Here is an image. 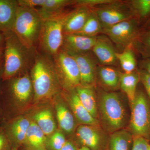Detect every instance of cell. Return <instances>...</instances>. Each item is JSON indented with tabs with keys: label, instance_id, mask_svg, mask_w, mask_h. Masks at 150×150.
<instances>
[{
	"label": "cell",
	"instance_id": "1",
	"mask_svg": "<svg viewBox=\"0 0 150 150\" xmlns=\"http://www.w3.org/2000/svg\"><path fill=\"white\" fill-rule=\"evenodd\" d=\"M30 71L35 102L50 99L59 94L61 86L51 56L36 55Z\"/></svg>",
	"mask_w": 150,
	"mask_h": 150
},
{
	"label": "cell",
	"instance_id": "2",
	"mask_svg": "<svg viewBox=\"0 0 150 150\" xmlns=\"http://www.w3.org/2000/svg\"><path fill=\"white\" fill-rule=\"evenodd\" d=\"M4 33L5 37L4 67L1 79L3 82L26 72L32 66L35 56L34 50L25 47L12 31Z\"/></svg>",
	"mask_w": 150,
	"mask_h": 150
},
{
	"label": "cell",
	"instance_id": "3",
	"mask_svg": "<svg viewBox=\"0 0 150 150\" xmlns=\"http://www.w3.org/2000/svg\"><path fill=\"white\" fill-rule=\"evenodd\" d=\"M43 21L37 9L18 6L12 31L25 47L34 50L39 42Z\"/></svg>",
	"mask_w": 150,
	"mask_h": 150
},
{
	"label": "cell",
	"instance_id": "4",
	"mask_svg": "<svg viewBox=\"0 0 150 150\" xmlns=\"http://www.w3.org/2000/svg\"><path fill=\"white\" fill-rule=\"evenodd\" d=\"M68 13L43 20L39 43L44 53L51 57L62 48L64 39V23Z\"/></svg>",
	"mask_w": 150,
	"mask_h": 150
},
{
	"label": "cell",
	"instance_id": "5",
	"mask_svg": "<svg viewBox=\"0 0 150 150\" xmlns=\"http://www.w3.org/2000/svg\"><path fill=\"white\" fill-rule=\"evenodd\" d=\"M4 82L5 94L13 110H20L33 100V86L27 71Z\"/></svg>",
	"mask_w": 150,
	"mask_h": 150
},
{
	"label": "cell",
	"instance_id": "6",
	"mask_svg": "<svg viewBox=\"0 0 150 150\" xmlns=\"http://www.w3.org/2000/svg\"><path fill=\"white\" fill-rule=\"evenodd\" d=\"M100 109L103 119L110 130L118 131L126 121L125 108L118 94L103 92L101 94Z\"/></svg>",
	"mask_w": 150,
	"mask_h": 150
},
{
	"label": "cell",
	"instance_id": "7",
	"mask_svg": "<svg viewBox=\"0 0 150 150\" xmlns=\"http://www.w3.org/2000/svg\"><path fill=\"white\" fill-rule=\"evenodd\" d=\"M130 127L135 136L147 138L150 136V104L146 94L137 91L131 103Z\"/></svg>",
	"mask_w": 150,
	"mask_h": 150
},
{
	"label": "cell",
	"instance_id": "8",
	"mask_svg": "<svg viewBox=\"0 0 150 150\" xmlns=\"http://www.w3.org/2000/svg\"><path fill=\"white\" fill-rule=\"evenodd\" d=\"M52 58L62 86L70 90L81 85L79 71L73 56L61 48Z\"/></svg>",
	"mask_w": 150,
	"mask_h": 150
},
{
	"label": "cell",
	"instance_id": "9",
	"mask_svg": "<svg viewBox=\"0 0 150 150\" xmlns=\"http://www.w3.org/2000/svg\"><path fill=\"white\" fill-rule=\"evenodd\" d=\"M92 9L95 12L103 29L137 18L129 1L112 0L111 2Z\"/></svg>",
	"mask_w": 150,
	"mask_h": 150
},
{
	"label": "cell",
	"instance_id": "10",
	"mask_svg": "<svg viewBox=\"0 0 150 150\" xmlns=\"http://www.w3.org/2000/svg\"><path fill=\"white\" fill-rule=\"evenodd\" d=\"M142 26L139 19L134 18L103 28L102 34L118 47L125 48L132 46L141 32Z\"/></svg>",
	"mask_w": 150,
	"mask_h": 150
},
{
	"label": "cell",
	"instance_id": "11",
	"mask_svg": "<svg viewBox=\"0 0 150 150\" xmlns=\"http://www.w3.org/2000/svg\"><path fill=\"white\" fill-rule=\"evenodd\" d=\"M31 120L26 116L19 115L8 121L4 127L7 137L12 148H20L24 145L25 137Z\"/></svg>",
	"mask_w": 150,
	"mask_h": 150
},
{
	"label": "cell",
	"instance_id": "12",
	"mask_svg": "<svg viewBox=\"0 0 150 150\" xmlns=\"http://www.w3.org/2000/svg\"><path fill=\"white\" fill-rule=\"evenodd\" d=\"M97 36L88 37L75 34H64L62 49L69 53L82 54L92 51L96 42Z\"/></svg>",
	"mask_w": 150,
	"mask_h": 150
},
{
	"label": "cell",
	"instance_id": "13",
	"mask_svg": "<svg viewBox=\"0 0 150 150\" xmlns=\"http://www.w3.org/2000/svg\"><path fill=\"white\" fill-rule=\"evenodd\" d=\"M69 54L74 58L77 64L80 74L81 85L93 86L95 81L97 67L89 52Z\"/></svg>",
	"mask_w": 150,
	"mask_h": 150
},
{
	"label": "cell",
	"instance_id": "14",
	"mask_svg": "<svg viewBox=\"0 0 150 150\" xmlns=\"http://www.w3.org/2000/svg\"><path fill=\"white\" fill-rule=\"evenodd\" d=\"M92 51L102 65L117 64L118 61L116 57V52L111 40L104 34L97 36L96 42Z\"/></svg>",
	"mask_w": 150,
	"mask_h": 150
},
{
	"label": "cell",
	"instance_id": "15",
	"mask_svg": "<svg viewBox=\"0 0 150 150\" xmlns=\"http://www.w3.org/2000/svg\"><path fill=\"white\" fill-rule=\"evenodd\" d=\"M72 11L68 13L64 23V34H73L82 29L90 14L91 8L84 6L76 7Z\"/></svg>",
	"mask_w": 150,
	"mask_h": 150
},
{
	"label": "cell",
	"instance_id": "16",
	"mask_svg": "<svg viewBox=\"0 0 150 150\" xmlns=\"http://www.w3.org/2000/svg\"><path fill=\"white\" fill-rule=\"evenodd\" d=\"M95 125H81L78 127L76 135L83 146L91 150H100L102 146V136Z\"/></svg>",
	"mask_w": 150,
	"mask_h": 150
},
{
	"label": "cell",
	"instance_id": "17",
	"mask_svg": "<svg viewBox=\"0 0 150 150\" xmlns=\"http://www.w3.org/2000/svg\"><path fill=\"white\" fill-rule=\"evenodd\" d=\"M18 7L17 0H0V32L12 30Z\"/></svg>",
	"mask_w": 150,
	"mask_h": 150
},
{
	"label": "cell",
	"instance_id": "18",
	"mask_svg": "<svg viewBox=\"0 0 150 150\" xmlns=\"http://www.w3.org/2000/svg\"><path fill=\"white\" fill-rule=\"evenodd\" d=\"M68 101L75 118L82 125H95L98 123L96 118L86 110L81 103L75 89L70 90Z\"/></svg>",
	"mask_w": 150,
	"mask_h": 150
},
{
	"label": "cell",
	"instance_id": "19",
	"mask_svg": "<svg viewBox=\"0 0 150 150\" xmlns=\"http://www.w3.org/2000/svg\"><path fill=\"white\" fill-rule=\"evenodd\" d=\"M47 137L33 120L28 130L23 146L35 150H47Z\"/></svg>",
	"mask_w": 150,
	"mask_h": 150
},
{
	"label": "cell",
	"instance_id": "20",
	"mask_svg": "<svg viewBox=\"0 0 150 150\" xmlns=\"http://www.w3.org/2000/svg\"><path fill=\"white\" fill-rule=\"evenodd\" d=\"M55 104L56 117L60 129L67 134H71L75 127L74 116L62 101L58 100Z\"/></svg>",
	"mask_w": 150,
	"mask_h": 150
},
{
	"label": "cell",
	"instance_id": "21",
	"mask_svg": "<svg viewBox=\"0 0 150 150\" xmlns=\"http://www.w3.org/2000/svg\"><path fill=\"white\" fill-rule=\"evenodd\" d=\"M33 121L38 126L47 137L56 130V124L54 115L50 108L38 110L33 116Z\"/></svg>",
	"mask_w": 150,
	"mask_h": 150
},
{
	"label": "cell",
	"instance_id": "22",
	"mask_svg": "<svg viewBox=\"0 0 150 150\" xmlns=\"http://www.w3.org/2000/svg\"><path fill=\"white\" fill-rule=\"evenodd\" d=\"M75 90L82 104L94 118H96L97 107L93 86L80 85Z\"/></svg>",
	"mask_w": 150,
	"mask_h": 150
},
{
	"label": "cell",
	"instance_id": "23",
	"mask_svg": "<svg viewBox=\"0 0 150 150\" xmlns=\"http://www.w3.org/2000/svg\"><path fill=\"white\" fill-rule=\"evenodd\" d=\"M73 0H45L37 11L43 20L63 13L66 7L73 5Z\"/></svg>",
	"mask_w": 150,
	"mask_h": 150
},
{
	"label": "cell",
	"instance_id": "24",
	"mask_svg": "<svg viewBox=\"0 0 150 150\" xmlns=\"http://www.w3.org/2000/svg\"><path fill=\"white\" fill-rule=\"evenodd\" d=\"M139 81L140 76L137 70L133 72L121 73L119 86L126 94L131 103L135 98Z\"/></svg>",
	"mask_w": 150,
	"mask_h": 150
},
{
	"label": "cell",
	"instance_id": "25",
	"mask_svg": "<svg viewBox=\"0 0 150 150\" xmlns=\"http://www.w3.org/2000/svg\"><path fill=\"white\" fill-rule=\"evenodd\" d=\"M97 72L104 85L109 88H117L119 86L121 73L111 66L102 65L97 67Z\"/></svg>",
	"mask_w": 150,
	"mask_h": 150
},
{
	"label": "cell",
	"instance_id": "26",
	"mask_svg": "<svg viewBox=\"0 0 150 150\" xmlns=\"http://www.w3.org/2000/svg\"><path fill=\"white\" fill-rule=\"evenodd\" d=\"M116 57L124 72H133L137 70V62L135 51L131 46L125 48L121 53L116 52Z\"/></svg>",
	"mask_w": 150,
	"mask_h": 150
},
{
	"label": "cell",
	"instance_id": "27",
	"mask_svg": "<svg viewBox=\"0 0 150 150\" xmlns=\"http://www.w3.org/2000/svg\"><path fill=\"white\" fill-rule=\"evenodd\" d=\"M102 25L95 12L91 9V12L83 27L80 31L75 34L88 37H95L102 33Z\"/></svg>",
	"mask_w": 150,
	"mask_h": 150
},
{
	"label": "cell",
	"instance_id": "28",
	"mask_svg": "<svg viewBox=\"0 0 150 150\" xmlns=\"http://www.w3.org/2000/svg\"><path fill=\"white\" fill-rule=\"evenodd\" d=\"M132 140V136L125 130L114 132L110 137V150H129Z\"/></svg>",
	"mask_w": 150,
	"mask_h": 150
},
{
	"label": "cell",
	"instance_id": "29",
	"mask_svg": "<svg viewBox=\"0 0 150 150\" xmlns=\"http://www.w3.org/2000/svg\"><path fill=\"white\" fill-rule=\"evenodd\" d=\"M131 46L142 59L150 58V29L141 30Z\"/></svg>",
	"mask_w": 150,
	"mask_h": 150
},
{
	"label": "cell",
	"instance_id": "30",
	"mask_svg": "<svg viewBox=\"0 0 150 150\" xmlns=\"http://www.w3.org/2000/svg\"><path fill=\"white\" fill-rule=\"evenodd\" d=\"M129 3L142 25L150 16V0H132Z\"/></svg>",
	"mask_w": 150,
	"mask_h": 150
},
{
	"label": "cell",
	"instance_id": "31",
	"mask_svg": "<svg viewBox=\"0 0 150 150\" xmlns=\"http://www.w3.org/2000/svg\"><path fill=\"white\" fill-rule=\"evenodd\" d=\"M67 141L63 133L56 130L52 135L47 137V150H60Z\"/></svg>",
	"mask_w": 150,
	"mask_h": 150
},
{
	"label": "cell",
	"instance_id": "32",
	"mask_svg": "<svg viewBox=\"0 0 150 150\" xmlns=\"http://www.w3.org/2000/svg\"><path fill=\"white\" fill-rule=\"evenodd\" d=\"M112 1V0H74L73 5L76 7L84 6L92 9L111 2Z\"/></svg>",
	"mask_w": 150,
	"mask_h": 150
},
{
	"label": "cell",
	"instance_id": "33",
	"mask_svg": "<svg viewBox=\"0 0 150 150\" xmlns=\"http://www.w3.org/2000/svg\"><path fill=\"white\" fill-rule=\"evenodd\" d=\"M149 146L144 137L135 136L131 150H148Z\"/></svg>",
	"mask_w": 150,
	"mask_h": 150
},
{
	"label": "cell",
	"instance_id": "34",
	"mask_svg": "<svg viewBox=\"0 0 150 150\" xmlns=\"http://www.w3.org/2000/svg\"><path fill=\"white\" fill-rule=\"evenodd\" d=\"M140 76V81L144 86L148 96L150 99V75L146 71L140 68L137 69Z\"/></svg>",
	"mask_w": 150,
	"mask_h": 150
},
{
	"label": "cell",
	"instance_id": "35",
	"mask_svg": "<svg viewBox=\"0 0 150 150\" xmlns=\"http://www.w3.org/2000/svg\"><path fill=\"white\" fill-rule=\"evenodd\" d=\"M19 6L28 8H35L41 7L45 0H17Z\"/></svg>",
	"mask_w": 150,
	"mask_h": 150
},
{
	"label": "cell",
	"instance_id": "36",
	"mask_svg": "<svg viewBox=\"0 0 150 150\" xmlns=\"http://www.w3.org/2000/svg\"><path fill=\"white\" fill-rule=\"evenodd\" d=\"M12 148L4 128L0 127V150H11Z\"/></svg>",
	"mask_w": 150,
	"mask_h": 150
},
{
	"label": "cell",
	"instance_id": "37",
	"mask_svg": "<svg viewBox=\"0 0 150 150\" xmlns=\"http://www.w3.org/2000/svg\"><path fill=\"white\" fill-rule=\"evenodd\" d=\"M138 66L139 68L144 70L150 75V58L142 59L139 62Z\"/></svg>",
	"mask_w": 150,
	"mask_h": 150
},
{
	"label": "cell",
	"instance_id": "38",
	"mask_svg": "<svg viewBox=\"0 0 150 150\" xmlns=\"http://www.w3.org/2000/svg\"><path fill=\"white\" fill-rule=\"evenodd\" d=\"M60 150H79L74 144L70 141H67Z\"/></svg>",
	"mask_w": 150,
	"mask_h": 150
},
{
	"label": "cell",
	"instance_id": "39",
	"mask_svg": "<svg viewBox=\"0 0 150 150\" xmlns=\"http://www.w3.org/2000/svg\"><path fill=\"white\" fill-rule=\"evenodd\" d=\"M4 48H0V78L1 79L4 67Z\"/></svg>",
	"mask_w": 150,
	"mask_h": 150
},
{
	"label": "cell",
	"instance_id": "40",
	"mask_svg": "<svg viewBox=\"0 0 150 150\" xmlns=\"http://www.w3.org/2000/svg\"><path fill=\"white\" fill-rule=\"evenodd\" d=\"M150 29V16L144 23L142 25L141 30H146Z\"/></svg>",
	"mask_w": 150,
	"mask_h": 150
},
{
	"label": "cell",
	"instance_id": "41",
	"mask_svg": "<svg viewBox=\"0 0 150 150\" xmlns=\"http://www.w3.org/2000/svg\"><path fill=\"white\" fill-rule=\"evenodd\" d=\"M5 37L4 33L0 32V48H4Z\"/></svg>",
	"mask_w": 150,
	"mask_h": 150
},
{
	"label": "cell",
	"instance_id": "42",
	"mask_svg": "<svg viewBox=\"0 0 150 150\" xmlns=\"http://www.w3.org/2000/svg\"><path fill=\"white\" fill-rule=\"evenodd\" d=\"M19 150H35L32 149H30L27 147H25L24 146H22L21 147L19 148Z\"/></svg>",
	"mask_w": 150,
	"mask_h": 150
},
{
	"label": "cell",
	"instance_id": "43",
	"mask_svg": "<svg viewBox=\"0 0 150 150\" xmlns=\"http://www.w3.org/2000/svg\"><path fill=\"white\" fill-rule=\"evenodd\" d=\"M79 150H91L89 148L86 147L84 146H83L81 147L79 149Z\"/></svg>",
	"mask_w": 150,
	"mask_h": 150
},
{
	"label": "cell",
	"instance_id": "44",
	"mask_svg": "<svg viewBox=\"0 0 150 150\" xmlns=\"http://www.w3.org/2000/svg\"><path fill=\"white\" fill-rule=\"evenodd\" d=\"M11 150H19V149L17 148H12Z\"/></svg>",
	"mask_w": 150,
	"mask_h": 150
},
{
	"label": "cell",
	"instance_id": "45",
	"mask_svg": "<svg viewBox=\"0 0 150 150\" xmlns=\"http://www.w3.org/2000/svg\"><path fill=\"white\" fill-rule=\"evenodd\" d=\"M148 150H150V146H149V149Z\"/></svg>",
	"mask_w": 150,
	"mask_h": 150
}]
</instances>
